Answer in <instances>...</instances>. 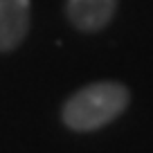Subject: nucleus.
I'll return each instance as SVG.
<instances>
[{"label": "nucleus", "instance_id": "f257e3e1", "mask_svg": "<svg viewBox=\"0 0 153 153\" xmlns=\"http://www.w3.org/2000/svg\"><path fill=\"white\" fill-rule=\"evenodd\" d=\"M131 101V92L124 83L97 81L79 88L63 104L61 117L70 131L90 133L117 120Z\"/></svg>", "mask_w": 153, "mask_h": 153}, {"label": "nucleus", "instance_id": "f03ea898", "mask_svg": "<svg viewBox=\"0 0 153 153\" xmlns=\"http://www.w3.org/2000/svg\"><path fill=\"white\" fill-rule=\"evenodd\" d=\"M120 0H68L65 14L79 32H99L113 20Z\"/></svg>", "mask_w": 153, "mask_h": 153}, {"label": "nucleus", "instance_id": "7ed1b4c3", "mask_svg": "<svg viewBox=\"0 0 153 153\" xmlns=\"http://www.w3.org/2000/svg\"><path fill=\"white\" fill-rule=\"evenodd\" d=\"M29 29V0H0V52L23 43Z\"/></svg>", "mask_w": 153, "mask_h": 153}]
</instances>
